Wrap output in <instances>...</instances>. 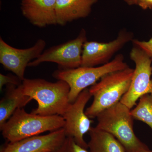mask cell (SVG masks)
I'll use <instances>...</instances> for the list:
<instances>
[{
	"label": "cell",
	"mask_w": 152,
	"mask_h": 152,
	"mask_svg": "<svg viewBox=\"0 0 152 152\" xmlns=\"http://www.w3.org/2000/svg\"><path fill=\"white\" fill-rule=\"evenodd\" d=\"M23 92L37 101L32 113L42 116H62L70 103V88L66 82L52 83L42 79L25 78L21 83Z\"/></svg>",
	"instance_id": "obj_1"
},
{
	"label": "cell",
	"mask_w": 152,
	"mask_h": 152,
	"mask_svg": "<svg viewBox=\"0 0 152 152\" xmlns=\"http://www.w3.org/2000/svg\"><path fill=\"white\" fill-rule=\"evenodd\" d=\"M64 125L62 116L28 113L21 108L17 109L0 129L3 137L8 142H13L45 132L57 130L64 128Z\"/></svg>",
	"instance_id": "obj_2"
},
{
	"label": "cell",
	"mask_w": 152,
	"mask_h": 152,
	"mask_svg": "<svg viewBox=\"0 0 152 152\" xmlns=\"http://www.w3.org/2000/svg\"><path fill=\"white\" fill-rule=\"evenodd\" d=\"M131 110L119 102L98 115L96 127L111 134L124 146L126 152H142L149 149L135 134Z\"/></svg>",
	"instance_id": "obj_3"
},
{
	"label": "cell",
	"mask_w": 152,
	"mask_h": 152,
	"mask_svg": "<svg viewBox=\"0 0 152 152\" xmlns=\"http://www.w3.org/2000/svg\"><path fill=\"white\" fill-rule=\"evenodd\" d=\"M134 71L129 67L113 72L92 86L89 90L94 100L85 110L86 115L90 118H95L104 110L120 102L129 88Z\"/></svg>",
	"instance_id": "obj_4"
},
{
	"label": "cell",
	"mask_w": 152,
	"mask_h": 152,
	"mask_svg": "<svg viewBox=\"0 0 152 152\" xmlns=\"http://www.w3.org/2000/svg\"><path fill=\"white\" fill-rule=\"evenodd\" d=\"M124 60V56L118 54L113 60L99 66H80L69 69H59L55 71L53 76L55 78L64 81L69 85V102L72 103L83 90L96 83L104 76L129 67Z\"/></svg>",
	"instance_id": "obj_5"
},
{
	"label": "cell",
	"mask_w": 152,
	"mask_h": 152,
	"mask_svg": "<svg viewBox=\"0 0 152 152\" xmlns=\"http://www.w3.org/2000/svg\"><path fill=\"white\" fill-rule=\"evenodd\" d=\"M130 58L135 68L129 88L120 102L131 110L142 96L152 94V58L136 45L131 50Z\"/></svg>",
	"instance_id": "obj_6"
},
{
	"label": "cell",
	"mask_w": 152,
	"mask_h": 152,
	"mask_svg": "<svg viewBox=\"0 0 152 152\" xmlns=\"http://www.w3.org/2000/svg\"><path fill=\"white\" fill-rule=\"evenodd\" d=\"M86 41V31L83 28L75 39L47 49L37 58L31 62L28 67L53 62L57 64L60 69H62L79 67L81 65L83 47Z\"/></svg>",
	"instance_id": "obj_7"
},
{
	"label": "cell",
	"mask_w": 152,
	"mask_h": 152,
	"mask_svg": "<svg viewBox=\"0 0 152 152\" xmlns=\"http://www.w3.org/2000/svg\"><path fill=\"white\" fill-rule=\"evenodd\" d=\"M92 96L89 89L83 91L74 102L69 104L62 116L65 121L66 137H71L79 145L88 149L84 136L89 132L93 121L85 113V107Z\"/></svg>",
	"instance_id": "obj_8"
},
{
	"label": "cell",
	"mask_w": 152,
	"mask_h": 152,
	"mask_svg": "<svg viewBox=\"0 0 152 152\" xmlns=\"http://www.w3.org/2000/svg\"><path fill=\"white\" fill-rule=\"evenodd\" d=\"M45 41L39 39L30 48L20 49L11 46L0 38V63L4 67L12 72L21 80H24L26 68L33 60L44 52Z\"/></svg>",
	"instance_id": "obj_9"
},
{
	"label": "cell",
	"mask_w": 152,
	"mask_h": 152,
	"mask_svg": "<svg viewBox=\"0 0 152 152\" xmlns=\"http://www.w3.org/2000/svg\"><path fill=\"white\" fill-rule=\"evenodd\" d=\"M134 39V34L121 30L113 40L107 43L86 41L83 47L81 66L95 67L109 62L113 56Z\"/></svg>",
	"instance_id": "obj_10"
},
{
	"label": "cell",
	"mask_w": 152,
	"mask_h": 152,
	"mask_svg": "<svg viewBox=\"0 0 152 152\" xmlns=\"http://www.w3.org/2000/svg\"><path fill=\"white\" fill-rule=\"evenodd\" d=\"M66 137L64 128L3 146L0 152H56Z\"/></svg>",
	"instance_id": "obj_11"
},
{
	"label": "cell",
	"mask_w": 152,
	"mask_h": 152,
	"mask_svg": "<svg viewBox=\"0 0 152 152\" xmlns=\"http://www.w3.org/2000/svg\"><path fill=\"white\" fill-rule=\"evenodd\" d=\"M56 2V0H21L22 13L38 27L57 25Z\"/></svg>",
	"instance_id": "obj_12"
},
{
	"label": "cell",
	"mask_w": 152,
	"mask_h": 152,
	"mask_svg": "<svg viewBox=\"0 0 152 152\" xmlns=\"http://www.w3.org/2000/svg\"><path fill=\"white\" fill-rule=\"evenodd\" d=\"M98 0H56L57 25L65 26L70 22L84 18L91 14Z\"/></svg>",
	"instance_id": "obj_13"
},
{
	"label": "cell",
	"mask_w": 152,
	"mask_h": 152,
	"mask_svg": "<svg viewBox=\"0 0 152 152\" xmlns=\"http://www.w3.org/2000/svg\"><path fill=\"white\" fill-rule=\"evenodd\" d=\"M20 84L7 85V92L0 101V127L17 109L23 107L33 100L24 94Z\"/></svg>",
	"instance_id": "obj_14"
},
{
	"label": "cell",
	"mask_w": 152,
	"mask_h": 152,
	"mask_svg": "<svg viewBox=\"0 0 152 152\" xmlns=\"http://www.w3.org/2000/svg\"><path fill=\"white\" fill-rule=\"evenodd\" d=\"M89 134L90 152H126L124 146L110 133L92 127Z\"/></svg>",
	"instance_id": "obj_15"
},
{
	"label": "cell",
	"mask_w": 152,
	"mask_h": 152,
	"mask_svg": "<svg viewBox=\"0 0 152 152\" xmlns=\"http://www.w3.org/2000/svg\"><path fill=\"white\" fill-rule=\"evenodd\" d=\"M131 114L134 119L145 123L152 129V94L142 96Z\"/></svg>",
	"instance_id": "obj_16"
},
{
	"label": "cell",
	"mask_w": 152,
	"mask_h": 152,
	"mask_svg": "<svg viewBox=\"0 0 152 152\" xmlns=\"http://www.w3.org/2000/svg\"><path fill=\"white\" fill-rule=\"evenodd\" d=\"M56 152H90L88 149L79 145L71 137H66L61 146Z\"/></svg>",
	"instance_id": "obj_17"
},
{
	"label": "cell",
	"mask_w": 152,
	"mask_h": 152,
	"mask_svg": "<svg viewBox=\"0 0 152 152\" xmlns=\"http://www.w3.org/2000/svg\"><path fill=\"white\" fill-rule=\"evenodd\" d=\"M22 81L16 75H4L0 74V89H2L3 87L5 85H13L18 86L22 83Z\"/></svg>",
	"instance_id": "obj_18"
},
{
	"label": "cell",
	"mask_w": 152,
	"mask_h": 152,
	"mask_svg": "<svg viewBox=\"0 0 152 152\" xmlns=\"http://www.w3.org/2000/svg\"><path fill=\"white\" fill-rule=\"evenodd\" d=\"M132 42L134 45L142 49L152 58V38L148 41H140L134 39Z\"/></svg>",
	"instance_id": "obj_19"
},
{
	"label": "cell",
	"mask_w": 152,
	"mask_h": 152,
	"mask_svg": "<svg viewBox=\"0 0 152 152\" xmlns=\"http://www.w3.org/2000/svg\"><path fill=\"white\" fill-rule=\"evenodd\" d=\"M137 5L143 10L152 8V0H137Z\"/></svg>",
	"instance_id": "obj_20"
},
{
	"label": "cell",
	"mask_w": 152,
	"mask_h": 152,
	"mask_svg": "<svg viewBox=\"0 0 152 152\" xmlns=\"http://www.w3.org/2000/svg\"><path fill=\"white\" fill-rule=\"evenodd\" d=\"M137 0H124L125 2L129 6L137 5Z\"/></svg>",
	"instance_id": "obj_21"
},
{
	"label": "cell",
	"mask_w": 152,
	"mask_h": 152,
	"mask_svg": "<svg viewBox=\"0 0 152 152\" xmlns=\"http://www.w3.org/2000/svg\"><path fill=\"white\" fill-rule=\"evenodd\" d=\"M142 152H152V151H150L149 149L145 150V151H143Z\"/></svg>",
	"instance_id": "obj_22"
},
{
	"label": "cell",
	"mask_w": 152,
	"mask_h": 152,
	"mask_svg": "<svg viewBox=\"0 0 152 152\" xmlns=\"http://www.w3.org/2000/svg\"></svg>",
	"instance_id": "obj_23"
}]
</instances>
